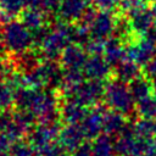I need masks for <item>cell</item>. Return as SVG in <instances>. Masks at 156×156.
Returning <instances> with one entry per match:
<instances>
[{"label":"cell","mask_w":156,"mask_h":156,"mask_svg":"<svg viewBox=\"0 0 156 156\" xmlns=\"http://www.w3.org/2000/svg\"><path fill=\"white\" fill-rule=\"evenodd\" d=\"M104 98L110 110L119 112L124 116L132 115L136 108V104L132 96L129 84L119 80L118 78L110 79L105 84Z\"/></svg>","instance_id":"obj_1"},{"label":"cell","mask_w":156,"mask_h":156,"mask_svg":"<svg viewBox=\"0 0 156 156\" xmlns=\"http://www.w3.org/2000/svg\"><path fill=\"white\" fill-rule=\"evenodd\" d=\"M5 48L13 52H26L29 45L33 43L32 32L22 23L16 21H10L2 30Z\"/></svg>","instance_id":"obj_2"},{"label":"cell","mask_w":156,"mask_h":156,"mask_svg":"<svg viewBox=\"0 0 156 156\" xmlns=\"http://www.w3.org/2000/svg\"><path fill=\"white\" fill-rule=\"evenodd\" d=\"M69 88H71L69 91L74 98L71 101H74L84 107L96 104L99 99L105 94V84L101 80H96V79L80 82Z\"/></svg>","instance_id":"obj_3"},{"label":"cell","mask_w":156,"mask_h":156,"mask_svg":"<svg viewBox=\"0 0 156 156\" xmlns=\"http://www.w3.org/2000/svg\"><path fill=\"white\" fill-rule=\"evenodd\" d=\"M117 156H145L146 139L135 135L133 127H127L115 140Z\"/></svg>","instance_id":"obj_4"},{"label":"cell","mask_w":156,"mask_h":156,"mask_svg":"<svg viewBox=\"0 0 156 156\" xmlns=\"http://www.w3.org/2000/svg\"><path fill=\"white\" fill-rule=\"evenodd\" d=\"M126 52L128 58L144 67L156 55V41L147 34L138 37L134 41L126 46Z\"/></svg>","instance_id":"obj_5"},{"label":"cell","mask_w":156,"mask_h":156,"mask_svg":"<svg viewBox=\"0 0 156 156\" xmlns=\"http://www.w3.org/2000/svg\"><path fill=\"white\" fill-rule=\"evenodd\" d=\"M116 18L108 11H100L96 13L94 21L89 26L90 41L102 43L107 41L108 37L115 32Z\"/></svg>","instance_id":"obj_6"},{"label":"cell","mask_w":156,"mask_h":156,"mask_svg":"<svg viewBox=\"0 0 156 156\" xmlns=\"http://www.w3.org/2000/svg\"><path fill=\"white\" fill-rule=\"evenodd\" d=\"M85 139L80 124H67L61 128L57 143L65 151L73 154L85 143Z\"/></svg>","instance_id":"obj_7"},{"label":"cell","mask_w":156,"mask_h":156,"mask_svg":"<svg viewBox=\"0 0 156 156\" xmlns=\"http://www.w3.org/2000/svg\"><path fill=\"white\" fill-rule=\"evenodd\" d=\"M60 127L57 122L55 123H40L39 126L34 127L29 133V143L34 147L44 146L48 144L56 143L55 140L58 139Z\"/></svg>","instance_id":"obj_8"},{"label":"cell","mask_w":156,"mask_h":156,"mask_svg":"<svg viewBox=\"0 0 156 156\" xmlns=\"http://www.w3.org/2000/svg\"><path fill=\"white\" fill-rule=\"evenodd\" d=\"M107 108H91L80 123L83 133L88 140H94L104 132V113Z\"/></svg>","instance_id":"obj_9"},{"label":"cell","mask_w":156,"mask_h":156,"mask_svg":"<svg viewBox=\"0 0 156 156\" xmlns=\"http://www.w3.org/2000/svg\"><path fill=\"white\" fill-rule=\"evenodd\" d=\"M155 16H156V13L152 11V9L146 6L143 10H140L139 12H136L135 15H133L132 17H129L130 26H132L134 34L138 37L146 35L154 24Z\"/></svg>","instance_id":"obj_10"},{"label":"cell","mask_w":156,"mask_h":156,"mask_svg":"<svg viewBox=\"0 0 156 156\" xmlns=\"http://www.w3.org/2000/svg\"><path fill=\"white\" fill-rule=\"evenodd\" d=\"M57 11L66 21L83 18L84 13L88 11V0H61Z\"/></svg>","instance_id":"obj_11"},{"label":"cell","mask_w":156,"mask_h":156,"mask_svg":"<svg viewBox=\"0 0 156 156\" xmlns=\"http://www.w3.org/2000/svg\"><path fill=\"white\" fill-rule=\"evenodd\" d=\"M83 72L85 77L89 79H96L101 80L106 78V76L110 72V63L106 61L105 57L101 55H94L91 58H89L83 68Z\"/></svg>","instance_id":"obj_12"},{"label":"cell","mask_w":156,"mask_h":156,"mask_svg":"<svg viewBox=\"0 0 156 156\" xmlns=\"http://www.w3.org/2000/svg\"><path fill=\"white\" fill-rule=\"evenodd\" d=\"M128 127L126 116L107 108L104 113V132L107 135H119Z\"/></svg>","instance_id":"obj_13"},{"label":"cell","mask_w":156,"mask_h":156,"mask_svg":"<svg viewBox=\"0 0 156 156\" xmlns=\"http://www.w3.org/2000/svg\"><path fill=\"white\" fill-rule=\"evenodd\" d=\"M87 54L76 45H69L62 52V62L66 69H82L87 63Z\"/></svg>","instance_id":"obj_14"},{"label":"cell","mask_w":156,"mask_h":156,"mask_svg":"<svg viewBox=\"0 0 156 156\" xmlns=\"http://www.w3.org/2000/svg\"><path fill=\"white\" fill-rule=\"evenodd\" d=\"M104 54L110 66L115 67H117L127 55L126 46L122 44L119 39H108L104 45Z\"/></svg>","instance_id":"obj_15"},{"label":"cell","mask_w":156,"mask_h":156,"mask_svg":"<svg viewBox=\"0 0 156 156\" xmlns=\"http://www.w3.org/2000/svg\"><path fill=\"white\" fill-rule=\"evenodd\" d=\"M129 89H130L132 96H133V99L136 104V102H139V101H141V100L152 95L154 84L143 73L141 76H139L138 78H135L134 80H132L129 83Z\"/></svg>","instance_id":"obj_16"},{"label":"cell","mask_w":156,"mask_h":156,"mask_svg":"<svg viewBox=\"0 0 156 156\" xmlns=\"http://www.w3.org/2000/svg\"><path fill=\"white\" fill-rule=\"evenodd\" d=\"M87 113L85 107L74 101H68L61 108V117L67 124H80Z\"/></svg>","instance_id":"obj_17"},{"label":"cell","mask_w":156,"mask_h":156,"mask_svg":"<svg viewBox=\"0 0 156 156\" xmlns=\"http://www.w3.org/2000/svg\"><path fill=\"white\" fill-rule=\"evenodd\" d=\"M90 155L91 156H115V141L107 134H101L90 143Z\"/></svg>","instance_id":"obj_18"},{"label":"cell","mask_w":156,"mask_h":156,"mask_svg":"<svg viewBox=\"0 0 156 156\" xmlns=\"http://www.w3.org/2000/svg\"><path fill=\"white\" fill-rule=\"evenodd\" d=\"M141 74H143V69L140 68V66L136 62L132 61L130 58L123 60L116 67V78H118L124 83H130Z\"/></svg>","instance_id":"obj_19"},{"label":"cell","mask_w":156,"mask_h":156,"mask_svg":"<svg viewBox=\"0 0 156 156\" xmlns=\"http://www.w3.org/2000/svg\"><path fill=\"white\" fill-rule=\"evenodd\" d=\"M136 136L151 139L156 136V118H139L132 126Z\"/></svg>","instance_id":"obj_20"},{"label":"cell","mask_w":156,"mask_h":156,"mask_svg":"<svg viewBox=\"0 0 156 156\" xmlns=\"http://www.w3.org/2000/svg\"><path fill=\"white\" fill-rule=\"evenodd\" d=\"M135 112L141 118H156V96L151 95L136 102Z\"/></svg>","instance_id":"obj_21"},{"label":"cell","mask_w":156,"mask_h":156,"mask_svg":"<svg viewBox=\"0 0 156 156\" xmlns=\"http://www.w3.org/2000/svg\"><path fill=\"white\" fill-rule=\"evenodd\" d=\"M9 156H35V149L29 141L18 140L11 144Z\"/></svg>","instance_id":"obj_22"},{"label":"cell","mask_w":156,"mask_h":156,"mask_svg":"<svg viewBox=\"0 0 156 156\" xmlns=\"http://www.w3.org/2000/svg\"><path fill=\"white\" fill-rule=\"evenodd\" d=\"M16 90L9 83H0V110H6L15 101Z\"/></svg>","instance_id":"obj_23"},{"label":"cell","mask_w":156,"mask_h":156,"mask_svg":"<svg viewBox=\"0 0 156 156\" xmlns=\"http://www.w3.org/2000/svg\"><path fill=\"white\" fill-rule=\"evenodd\" d=\"M34 149H35V156H58L63 151V149L60 146L58 143H52Z\"/></svg>","instance_id":"obj_24"},{"label":"cell","mask_w":156,"mask_h":156,"mask_svg":"<svg viewBox=\"0 0 156 156\" xmlns=\"http://www.w3.org/2000/svg\"><path fill=\"white\" fill-rule=\"evenodd\" d=\"M143 73L147 79H150L154 87H156V55L152 57V60L146 66H144Z\"/></svg>","instance_id":"obj_25"},{"label":"cell","mask_w":156,"mask_h":156,"mask_svg":"<svg viewBox=\"0 0 156 156\" xmlns=\"http://www.w3.org/2000/svg\"><path fill=\"white\" fill-rule=\"evenodd\" d=\"M93 1L100 11H110L117 4H119V0H93Z\"/></svg>","instance_id":"obj_26"},{"label":"cell","mask_w":156,"mask_h":156,"mask_svg":"<svg viewBox=\"0 0 156 156\" xmlns=\"http://www.w3.org/2000/svg\"><path fill=\"white\" fill-rule=\"evenodd\" d=\"M145 156H156V136L151 139H146Z\"/></svg>","instance_id":"obj_27"},{"label":"cell","mask_w":156,"mask_h":156,"mask_svg":"<svg viewBox=\"0 0 156 156\" xmlns=\"http://www.w3.org/2000/svg\"><path fill=\"white\" fill-rule=\"evenodd\" d=\"M72 156H91L90 155V143H84L77 151L73 152Z\"/></svg>","instance_id":"obj_28"},{"label":"cell","mask_w":156,"mask_h":156,"mask_svg":"<svg viewBox=\"0 0 156 156\" xmlns=\"http://www.w3.org/2000/svg\"><path fill=\"white\" fill-rule=\"evenodd\" d=\"M11 146V141L5 136V135H0V156L5 155L7 150H10Z\"/></svg>","instance_id":"obj_29"},{"label":"cell","mask_w":156,"mask_h":156,"mask_svg":"<svg viewBox=\"0 0 156 156\" xmlns=\"http://www.w3.org/2000/svg\"><path fill=\"white\" fill-rule=\"evenodd\" d=\"M9 72H10V67H9L6 63L0 62V83L4 82V79L7 77Z\"/></svg>","instance_id":"obj_30"},{"label":"cell","mask_w":156,"mask_h":156,"mask_svg":"<svg viewBox=\"0 0 156 156\" xmlns=\"http://www.w3.org/2000/svg\"><path fill=\"white\" fill-rule=\"evenodd\" d=\"M147 35H149L151 39H154V40L156 41V16H155V20H154V24H152L150 32L147 33Z\"/></svg>","instance_id":"obj_31"},{"label":"cell","mask_w":156,"mask_h":156,"mask_svg":"<svg viewBox=\"0 0 156 156\" xmlns=\"http://www.w3.org/2000/svg\"><path fill=\"white\" fill-rule=\"evenodd\" d=\"M4 49H5V44H4V35H2V32L0 30V55H1V52L4 51Z\"/></svg>","instance_id":"obj_32"},{"label":"cell","mask_w":156,"mask_h":156,"mask_svg":"<svg viewBox=\"0 0 156 156\" xmlns=\"http://www.w3.org/2000/svg\"><path fill=\"white\" fill-rule=\"evenodd\" d=\"M58 156H69V152H67V151H65V150H63Z\"/></svg>","instance_id":"obj_33"},{"label":"cell","mask_w":156,"mask_h":156,"mask_svg":"<svg viewBox=\"0 0 156 156\" xmlns=\"http://www.w3.org/2000/svg\"><path fill=\"white\" fill-rule=\"evenodd\" d=\"M144 1H145V2H146V4H151V5H152V4H155V2H156V0H144Z\"/></svg>","instance_id":"obj_34"},{"label":"cell","mask_w":156,"mask_h":156,"mask_svg":"<svg viewBox=\"0 0 156 156\" xmlns=\"http://www.w3.org/2000/svg\"><path fill=\"white\" fill-rule=\"evenodd\" d=\"M1 156H9V155H7V154H5V155H1Z\"/></svg>","instance_id":"obj_35"}]
</instances>
